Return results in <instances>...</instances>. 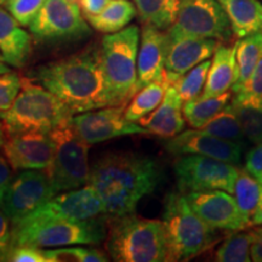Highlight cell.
<instances>
[{
	"label": "cell",
	"mask_w": 262,
	"mask_h": 262,
	"mask_svg": "<svg viewBox=\"0 0 262 262\" xmlns=\"http://www.w3.org/2000/svg\"><path fill=\"white\" fill-rule=\"evenodd\" d=\"M163 168L152 157L135 152L107 153L91 166L89 185L103 201L106 214L136 212L141 199L163 181Z\"/></svg>",
	"instance_id": "obj_1"
},
{
	"label": "cell",
	"mask_w": 262,
	"mask_h": 262,
	"mask_svg": "<svg viewBox=\"0 0 262 262\" xmlns=\"http://www.w3.org/2000/svg\"><path fill=\"white\" fill-rule=\"evenodd\" d=\"M31 79L56 95L73 114L110 106L100 48L39 66Z\"/></svg>",
	"instance_id": "obj_2"
},
{
	"label": "cell",
	"mask_w": 262,
	"mask_h": 262,
	"mask_svg": "<svg viewBox=\"0 0 262 262\" xmlns=\"http://www.w3.org/2000/svg\"><path fill=\"white\" fill-rule=\"evenodd\" d=\"M106 248L117 262L169 261L163 221L139 217L135 212L112 216L107 226Z\"/></svg>",
	"instance_id": "obj_3"
},
{
	"label": "cell",
	"mask_w": 262,
	"mask_h": 262,
	"mask_svg": "<svg viewBox=\"0 0 262 262\" xmlns=\"http://www.w3.org/2000/svg\"><path fill=\"white\" fill-rule=\"evenodd\" d=\"M74 114L67 104L31 78H22V88L9 110L0 112L6 135L24 133L50 134Z\"/></svg>",
	"instance_id": "obj_4"
},
{
	"label": "cell",
	"mask_w": 262,
	"mask_h": 262,
	"mask_svg": "<svg viewBox=\"0 0 262 262\" xmlns=\"http://www.w3.org/2000/svg\"><path fill=\"white\" fill-rule=\"evenodd\" d=\"M106 228L100 217L88 221H72L29 214L11 225L10 247L31 245L38 249H48L100 244L107 235Z\"/></svg>",
	"instance_id": "obj_5"
},
{
	"label": "cell",
	"mask_w": 262,
	"mask_h": 262,
	"mask_svg": "<svg viewBox=\"0 0 262 262\" xmlns=\"http://www.w3.org/2000/svg\"><path fill=\"white\" fill-rule=\"evenodd\" d=\"M140 35L139 26L131 25L104 35L101 41V60L110 106L127 104L140 90L137 78Z\"/></svg>",
	"instance_id": "obj_6"
},
{
	"label": "cell",
	"mask_w": 262,
	"mask_h": 262,
	"mask_svg": "<svg viewBox=\"0 0 262 262\" xmlns=\"http://www.w3.org/2000/svg\"><path fill=\"white\" fill-rule=\"evenodd\" d=\"M163 224L169 261H185L205 253L217 242L216 229L195 214L182 192H171L164 202Z\"/></svg>",
	"instance_id": "obj_7"
},
{
	"label": "cell",
	"mask_w": 262,
	"mask_h": 262,
	"mask_svg": "<svg viewBox=\"0 0 262 262\" xmlns=\"http://www.w3.org/2000/svg\"><path fill=\"white\" fill-rule=\"evenodd\" d=\"M70 120L50 134L55 148L54 162L47 172L55 195L83 187L90 179V145L75 133Z\"/></svg>",
	"instance_id": "obj_8"
},
{
	"label": "cell",
	"mask_w": 262,
	"mask_h": 262,
	"mask_svg": "<svg viewBox=\"0 0 262 262\" xmlns=\"http://www.w3.org/2000/svg\"><path fill=\"white\" fill-rule=\"evenodd\" d=\"M239 168L233 164L201 155L179 156L173 163L179 191L189 192L221 189L234 193Z\"/></svg>",
	"instance_id": "obj_9"
},
{
	"label": "cell",
	"mask_w": 262,
	"mask_h": 262,
	"mask_svg": "<svg viewBox=\"0 0 262 262\" xmlns=\"http://www.w3.org/2000/svg\"><path fill=\"white\" fill-rule=\"evenodd\" d=\"M166 32L220 42H231L234 37L228 16L217 0H180L175 24Z\"/></svg>",
	"instance_id": "obj_10"
},
{
	"label": "cell",
	"mask_w": 262,
	"mask_h": 262,
	"mask_svg": "<svg viewBox=\"0 0 262 262\" xmlns=\"http://www.w3.org/2000/svg\"><path fill=\"white\" fill-rule=\"evenodd\" d=\"M29 31L42 42L77 41L91 34L80 5L68 0H47L29 26Z\"/></svg>",
	"instance_id": "obj_11"
},
{
	"label": "cell",
	"mask_w": 262,
	"mask_h": 262,
	"mask_svg": "<svg viewBox=\"0 0 262 262\" xmlns=\"http://www.w3.org/2000/svg\"><path fill=\"white\" fill-rule=\"evenodd\" d=\"M126 104L107 106L74 114L70 124L75 133L89 145L101 143L120 136L148 134L145 127L124 117Z\"/></svg>",
	"instance_id": "obj_12"
},
{
	"label": "cell",
	"mask_w": 262,
	"mask_h": 262,
	"mask_svg": "<svg viewBox=\"0 0 262 262\" xmlns=\"http://www.w3.org/2000/svg\"><path fill=\"white\" fill-rule=\"evenodd\" d=\"M54 196L55 193L47 171L22 170L12 179L4 199L0 203V209L12 225L37 210Z\"/></svg>",
	"instance_id": "obj_13"
},
{
	"label": "cell",
	"mask_w": 262,
	"mask_h": 262,
	"mask_svg": "<svg viewBox=\"0 0 262 262\" xmlns=\"http://www.w3.org/2000/svg\"><path fill=\"white\" fill-rule=\"evenodd\" d=\"M163 146L173 156L201 155L237 166L245 148L244 143L220 139L201 129L182 131L179 135L164 140Z\"/></svg>",
	"instance_id": "obj_14"
},
{
	"label": "cell",
	"mask_w": 262,
	"mask_h": 262,
	"mask_svg": "<svg viewBox=\"0 0 262 262\" xmlns=\"http://www.w3.org/2000/svg\"><path fill=\"white\" fill-rule=\"evenodd\" d=\"M186 196L195 214L214 229L235 232L249 227L237 201L231 193L211 189L189 192Z\"/></svg>",
	"instance_id": "obj_15"
},
{
	"label": "cell",
	"mask_w": 262,
	"mask_h": 262,
	"mask_svg": "<svg viewBox=\"0 0 262 262\" xmlns=\"http://www.w3.org/2000/svg\"><path fill=\"white\" fill-rule=\"evenodd\" d=\"M31 214L72 221H88L106 215V209L98 192L88 183L80 188L58 193Z\"/></svg>",
	"instance_id": "obj_16"
},
{
	"label": "cell",
	"mask_w": 262,
	"mask_h": 262,
	"mask_svg": "<svg viewBox=\"0 0 262 262\" xmlns=\"http://www.w3.org/2000/svg\"><path fill=\"white\" fill-rule=\"evenodd\" d=\"M50 135L24 133L6 135L3 153L14 170H49L54 162Z\"/></svg>",
	"instance_id": "obj_17"
},
{
	"label": "cell",
	"mask_w": 262,
	"mask_h": 262,
	"mask_svg": "<svg viewBox=\"0 0 262 262\" xmlns=\"http://www.w3.org/2000/svg\"><path fill=\"white\" fill-rule=\"evenodd\" d=\"M219 44L220 41L215 39L171 35L168 33L165 72L176 81L196 64L209 60Z\"/></svg>",
	"instance_id": "obj_18"
},
{
	"label": "cell",
	"mask_w": 262,
	"mask_h": 262,
	"mask_svg": "<svg viewBox=\"0 0 262 262\" xmlns=\"http://www.w3.org/2000/svg\"><path fill=\"white\" fill-rule=\"evenodd\" d=\"M168 33L143 25L137 55V78L140 89L165 73Z\"/></svg>",
	"instance_id": "obj_19"
},
{
	"label": "cell",
	"mask_w": 262,
	"mask_h": 262,
	"mask_svg": "<svg viewBox=\"0 0 262 262\" xmlns=\"http://www.w3.org/2000/svg\"><path fill=\"white\" fill-rule=\"evenodd\" d=\"M183 101L171 85L166 90L162 103L149 113L139 120L140 125L148 131L150 135H155L162 139H170L182 133L186 126V119L182 112Z\"/></svg>",
	"instance_id": "obj_20"
},
{
	"label": "cell",
	"mask_w": 262,
	"mask_h": 262,
	"mask_svg": "<svg viewBox=\"0 0 262 262\" xmlns=\"http://www.w3.org/2000/svg\"><path fill=\"white\" fill-rule=\"evenodd\" d=\"M0 52L6 63L15 68H24L32 54V35L3 8H0Z\"/></svg>",
	"instance_id": "obj_21"
},
{
	"label": "cell",
	"mask_w": 262,
	"mask_h": 262,
	"mask_svg": "<svg viewBox=\"0 0 262 262\" xmlns=\"http://www.w3.org/2000/svg\"><path fill=\"white\" fill-rule=\"evenodd\" d=\"M238 77L235 47H227L220 42L214 52L204 90L199 97L209 98L227 93L237 83Z\"/></svg>",
	"instance_id": "obj_22"
},
{
	"label": "cell",
	"mask_w": 262,
	"mask_h": 262,
	"mask_svg": "<svg viewBox=\"0 0 262 262\" xmlns=\"http://www.w3.org/2000/svg\"><path fill=\"white\" fill-rule=\"evenodd\" d=\"M231 22L234 37L244 38L262 32V3L260 0H217Z\"/></svg>",
	"instance_id": "obj_23"
},
{
	"label": "cell",
	"mask_w": 262,
	"mask_h": 262,
	"mask_svg": "<svg viewBox=\"0 0 262 262\" xmlns=\"http://www.w3.org/2000/svg\"><path fill=\"white\" fill-rule=\"evenodd\" d=\"M172 84L173 79L165 72L162 78L141 88L125 108L124 112L125 119L136 123L143 117L152 113L162 103L166 90Z\"/></svg>",
	"instance_id": "obj_24"
},
{
	"label": "cell",
	"mask_w": 262,
	"mask_h": 262,
	"mask_svg": "<svg viewBox=\"0 0 262 262\" xmlns=\"http://www.w3.org/2000/svg\"><path fill=\"white\" fill-rule=\"evenodd\" d=\"M231 104L237 113L245 139L254 145L262 143V98L238 93L233 94Z\"/></svg>",
	"instance_id": "obj_25"
},
{
	"label": "cell",
	"mask_w": 262,
	"mask_h": 262,
	"mask_svg": "<svg viewBox=\"0 0 262 262\" xmlns=\"http://www.w3.org/2000/svg\"><path fill=\"white\" fill-rule=\"evenodd\" d=\"M234 47L239 77L237 83L232 88V91L233 94H237L245 89L262 56V32L239 38Z\"/></svg>",
	"instance_id": "obj_26"
},
{
	"label": "cell",
	"mask_w": 262,
	"mask_h": 262,
	"mask_svg": "<svg viewBox=\"0 0 262 262\" xmlns=\"http://www.w3.org/2000/svg\"><path fill=\"white\" fill-rule=\"evenodd\" d=\"M136 12L135 4L129 0H111L100 14L85 18L96 31L111 34L127 27Z\"/></svg>",
	"instance_id": "obj_27"
},
{
	"label": "cell",
	"mask_w": 262,
	"mask_h": 262,
	"mask_svg": "<svg viewBox=\"0 0 262 262\" xmlns=\"http://www.w3.org/2000/svg\"><path fill=\"white\" fill-rule=\"evenodd\" d=\"M134 4L143 25L168 31L178 17L180 0H134Z\"/></svg>",
	"instance_id": "obj_28"
},
{
	"label": "cell",
	"mask_w": 262,
	"mask_h": 262,
	"mask_svg": "<svg viewBox=\"0 0 262 262\" xmlns=\"http://www.w3.org/2000/svg\"><path fill=\"white\" fill-rule=\"evenodd\" d=\"M233 98V91L209 98H195L185 102L182 107L183 117L193 129H202L216 114L221 112Z\"/></svg>",
	"instance_id": "obj_29"
},
{
	"label": "cell",
	"mask_w": 262,
	"mask_h": 262,
	"mask_svg": "<svg viewBox=\"0 0 262 262\" xmlns=\"http://www.w3.org/2000/svg\"><path fill=\"white\" fill-rule=\"evenodd\" d=\"M234 198L250 227V220L254 212L262 204V183L245 169H239L234 187Z\"/></svg>",
	"instance_id": "obj_30"
},
{
	"label": "cell",
	"mask_w": 262,
	"mask_h": 262,
	"mask_svg": "<svg viewBox=\"0 0 262 262\" xmlns=\"http://www.w3.org/2000/svg\"><path fill=\"white\" fill-rule=\"evenodd\" d=\"M201 130L210 134V135L220 137V139L238 143H244L245 140L243 129H242L237 113L231 102L220 113L216 114L210 122L205 124Z\"/></svg>",
	"instance_id": "obj_31"
},
{
	"label": "cell",
	"mask_w": 262,
	"mask_h": 262,
	"mask_svg": "<svg viewBox=\"0 0 262 262\" xmlns=\"http://www.w3.org/2000/svg\"><path fill=\"white\" fill-rule=\"evenodd\" d=\"M215 260L220 262L251 261L250 232H243V229L233 232L216 250Z\"/></svg>",
	"instance_id": "obj_32"
},
{
	"label": "cell",
	"mask_w": 262,
	"mask_h": 262,
	"mask_svg": "<svg viewBox=\"0 0 262 262\" xmlns=\"http://www.w3.org/2000/svg\"><path fill=\"white\" fill-rule=\"evenodd\" d=\"M211 61L206 60L202 63L196 64L187 73L181 75L172 85L176 88L178 93L183 102L195 100L201 96L204 90L206 78H208L209 70H210Z\"/></svg>",
	"instance_id": "obj_33"
},
{
	"label": "cell",
	"mask_w": 262,
	"mask_h": 262,
	"mask_svg": "<svg viewBox=\"0 0 262 262\" xmlns=\"http://www.w3.org/2000/svg\"><path fill=\"white\" fill-rule=\"evenodd\" d=\"M47 0H8L6 10L22 27H29Z\"/></svg>",
	"instance_id": "obj_34"
},
{
	"label": "cell",
	"mask_w": 262,
	"mask_h": 262,
	"mask_svg": "<svg viewBox=\"0 0 262 262\" xmlns=\"http://www.w3.org/2000/svg\"><path fill=\"white\" fill-rule=\"evenodd\" d=\"M22 88V78L17 73L0 74V112L9 110Z\"/></svg>",
	"instance_id": "obj_35"
},
{
	"label": "cell",
	"mask_w": 262,
	"mask_h": 262,
	"mask_svg": "<svg viewBox=\"0 0 262 262\" xmlns=\"http://www.w3.org/2000/svg\"><path fill=\"white\" fill-rule=\"evenodd\" d=\"M86 253L88 248L75 247V245L42 250L48 262H85Z\"/></svg>",
	"instance_id": "obj_36"
},
{
	"label": "cell",
	"mask_w": 262,
	"mask_h": 262,
	"mask_svg": "<svg viewBox=\"0 0 262 262\" xmlns=\"http://www.w3.org/2000/svg\"><path fill=\"white\" fill-rule=\"evenodd\" d=\"M4 260L11 262H48L41 249L31 245H12L4 253Z\"/></svg>",
	"instance_id": "obj_37"
},
{
	"label": "cell",
	"mask_w": 262,
	"mask_h": 262,
	"mask_svg": "<svg viewBox=\"0 0 262 262\" xmlns=\"http://www.w3.org/2000/svg\"><path fill=\"white\" fill-rule=\"evenodd\" d=\"M244 169L262 183V143L249 150L245 157Z\"/></svg>",
	"instance_id": "obj_38"
},
{
	"label": "cell",
	"mask_w": 262,
	"mask_h": 262,
	"mask_svg": "<svg viewBox=\"0 0 262 262\" xmlns=\"http://www.w3.org/2000/svg\"><path fill=\"white\" fill-rule=\"evenodd\" d=\"M241 93H247L254 97L262 98V56L258 61L251 78L249 79L247 86ZM238 94V93H237Z\"/></svg>",
	"instance_id": "obj_39"
},
{
	"label": "cell",
	"mask_w": 262,
	"mask_h": 262,
	"mask_svg": "<svg viewBox=\"0 0 262 262\" xmlns=\"http://www.w3.org/2000/svg\"><path fill=\"white\" fill-rule=\"evenodd\" d=\"M11 244V221L0 209V253L4 254Z\"/></svg>",
	"instance_id": "obj_40"
},
{
	"label": "cell",
	"mask_w": 262,
	"mask_h": 262,
	"mask_svg": "<svg viewBox=\"0 0 262 262\" xmlns=\"http://www.w3.org/2000/svg\"><path fill=\"white\" fill-rule=\"evenodd\" d=\"M12 169L8 159L0 156V203L4 199L5 193L8 191L10 183L12 181Z\"/></svg>",
	"instance_id": "obj_41"
},
{
	"label": "cell",
	"mask_w": 262,
	"mask_h": 262,
	"mask_svg": "<svg viewBox=\"0 0 262 262\" xmlns=\"http://www.w3.org/2000/svg\"><path fill=\"white\" fill-rule=\"evenodd\" d=\"M251 234V260L262 262V226L249 229Z\"/></svg>",
	"instance_id": "obj_42"
},
{
	"label": "cell",
	"mask_w": 262,
	"mask_h": 262,
	"mask_svg": "<svg viewBox=\"0 0 262 262\" xmlns=\"http://www.w3.org/2000/svg\"><path fill=\"white\" fill-rule=\"evenodd\" d=\"M111 0H81V11L84 16H94L100 14L106 8Z\"/></svg>",
	"instance_id": "obj_43"
},
{
	"label": "cell",
	"mask_w": 262,
	"mask_h": 262,
	"mask_svg": "<svg viewBox=\"0 0 262 262\" xmlns=\"http://www.w3.org/2000/svg\"><path fill=\"white\" fill-rule=\"evenodd\" d=\"M108 257L107 255L98 250L96 248H89L88 247L86 257H85V262H107Z\"/></svg>",
	"instance_id": "obj_44"
},
{
	"label": "cell",
	"mask_w": 262,
	"mask_h": 262,
	"mask_svg": "<svg viewBox=\"0 0 262 262\" xmlns=\"http://www.w3.org/2000/svg\"><path fill=\"white\" fill-rule=\"evenodd\" d=\"M262 226V204L258 206L257 210L254 212L253 217L250 220V226Z\"/></svg>",
	"instance_id": "obj_45"
},
{
	"label": "cell",
	"mask_w": 262,
	"mask_h": 262,
	"mask_svg": "<svg viewBox=\"0 0 262 262\" xmlns=\"http://www.w3.org/2000/svg\"><path fill=\"white\" fill-rule=\"evenodd\" d=\"M9 72H11L10 70V67L6 63L4 57H3L2 52H0V74H5V73H9Z\"/></svg>",
	"instance_id": "obj_46"
},
{
	"label": "cell",
	"mask_w": 262,
	"mask_h": 262,
	"mask_svg": "<svg viewBox=\"0 0 262 262\" xmlns=\"http://www.w3.org/2000/svg\"><path fill=\"white\" fill-rule=\"evenodd\" d=\"M5 139H6V134H5L4 126H3V123L0 122V148H3V146H4Z\"/></svg>",
	"instance_id": "obj_47"
},
{
	"label": "cell",
	"mask_w": 262,
	"mask_h": 262,
	"mask_svg": "<svg viewBox=\"0 0 262 262\" xmlns=\"http://www.w3.org/2000/svg\"><path fill=\"white\" fill-rule=\"evenodd\" d=\"M68 2H71V3H74V4H81V0H68Z\"/></svg>",
	"instance_id": "obj_48"
},
{
	"label": "cell",
	"mask_w": 262,
	"mask_h": 262,
	"mask_svg": "<svg viewBox=\"0 0 262 262\" xmlns=\"http://www.w3.org/2000/svg\"><path fill=\"white\" fill-rule=\"evenodd\" d=\"M2 261H5V260H4V254L0 253V262H2Z\"/></svg>",
	"instance_id": "obj_49"
},
{
	"label": "cell",
	"mask_w": 262,
	"mask_h": 262,
	"mask_svg": "<svg viewBox=\"0 0 262 262\" xmlns=\"http://www.w3.org/2000/svg\"><path fill=\"white\" fill-rule=\"evenodd\" d=\"M8 2V0H0V5H3V4H5V3Z\"/></svg>",
	"instance_id": "obj_50"
}]
</instances>
